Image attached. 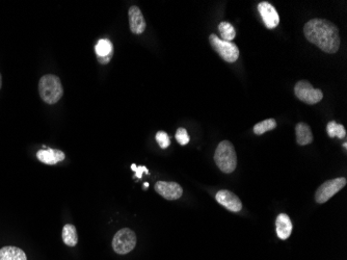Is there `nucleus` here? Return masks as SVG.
Masks as SVG:
<instances>
[{
    "label": "nucleus",
    "instance_id": "obj_8",
    "mask_svg": "<svg viewBox=\"0 0 347 260\" xmlns=\"http://www.w3.org/2000/svg\"><path fill=\"white\" fill-rule=\"evenodd\" d=\"M215 199L217 203L227 208L228 210L233 212H238L242 209V203L240 201V199L236 196L234 192L230 191L221 190L217 191L215 195Z\"/></svg>",
    "mask_w": 347,
    "mask_h": 260
},
{
    "label": "nucleus",
    "instance_id": "obj_20",
    "mask_svg": "<svg viewBox=\"0 0 347 260\" xmlns=\"http://www.w3.org/2000/svg\"><path fill=\"white\" fill-rule=\"evenodd\" d=\"M277 127V122L275 119H266L262 122H259L254 126V133L257 136H261L263 133L274 130Z\"/></svg>",
    "mask_w": 347,
    "mask_h": 260
},
{
    "label": "nucleus",
    "instance_id": "obj_22",
    "mask_svg": "<svg viewBox=\"0 0 347 260\" xmlns=\"http://www.w3.org/2000/svg\"><path fill=\"white\" fill-rule=\"evenodd\" d=\"M176 139L182 146H185L189 143V136L185 128H178L176 132Z\"/></svg>",
    "mask_w": 347,
    "mask_h": 260
},
{
    "label": "nucleus",
    "instance_id": "obj_11",
    "mask_svg": "<svg viewBox=\"0 0 347 260\" xmlns=\"http://www.w3.org/2000/svg\"><path fill=\"white\" fill-rule=\"evenodd\" d=\"M128 16L130 31L134 35H142L145 32L147 24L139 7L136 5H132L129 9Z\"/></svg>",
    "mask_w": 347,
    "mask_h": 260
},
{
    "label": "nucleus",
    "instance_id": "obj_14",
    "mask_svg": "<svg viewBox=\"0 0 347 260\" xmlns=\"http://www.w3.org/2000/svg\"><path fill=\"white\" fill-rule=\"evenodd\" d=\"M297 133V142L299 146H306L313 142V133L310 126L306 123H298L295 127Z\"/></svg>",
    "mask_w": 347,
    "mask_h": 260
},
{
    "label": "nucleus",
    "instance_id": "obj_15",
    "mask_svg": "<svg viewBox=\"0 0 347 260\" xmlns=\"http://www.w3.org/2000/svg\"><path fill=\"white\" fill-rule=\"evenodd\" d=\"M0 260H27V257L20 248L7 246L0 250Z\"/></svg>",
    "mask_w": 347,
    "mask_h": 260
},
{
    "label": "nucleus",
    "instance_id": "obj_6",
    "mask_svg": "<svg viewBox=\"0 0 347 260\" xmlns=\"http://www.w3.org/2000/svg\"><path fill=\"white\" fill-rule=\"evenodd\" d=\"M346 182V178L339 177L322 183L315 192L316 202L319 204L326 203L345 187Z\"/></svg>",
    "mask_w": 347,
    "mask_h": 260
},
{
    "label": "nucleus",
    "instance_id": "obj_24",
    "mask_svg": "<svg viewBox=\"0 0 347 260\" xmlns=\"http://www.w3.org/2000/svg\"><path fill=\"white\" fill-rule=\"evenodd\" d=\"M112 56H113V55H109V56H107V57H103V58H99V61H100L101 64H107V63H109V61H110V58H112Z\"/></svg>",
    "mask_w": 347,
    "mask_h": 260
},
{
    "label": "nucleus",
    "instance_id": "obj_3",
    "mask_svg": "<svg viewBox=\"0 0 347 260\" xmlns=\"http://www.w3.org/2000/svg\"><path fill=\"white\" fill-rule=\"evenodd\" d=\"M39 93L42 100L48 104L58 102L64 95L61 79L52 74L43 76L39 83Z\"/></svg>",
    "mask_w": 347,
    "mask_h": 260
},
{
    "label": "nucleus",
    "instance_id": "obj_21",
    "mask_svg": "<svg viewBox=\"0 0 347 260\" xmlns=\"http://www.w3.org/2000/svg\"><path fill=\"white\" fill-rule=\"evenodd\" d=\"M156 140H157V143L160 146L161 149H166V148L171 145L169 137L167 136V133L165 131H158L156 133Z\"/></svg>",
    "mask_w": 347,
    "mask_h": 260
},
{
    "label": "nucleus",
    "instance_id": "obj_19",
    "mask_svg": "<svg viewBox=\"0 0 347 260\" xmlns=\"http://www.w3.org/2000/svg\"><path fill=\"white\" fill-rule=\"evenodd\" d=\"M327 132L330 138H339V139H345L346 137V130L344 126L341 124H338L335 121H330L327 125Z\"/></svg>",
    "mask_w": 347,
    "mask_h": 260
},
{
    "label": "nucleus",
    "instance_id": "obj_16",
    "mask_svg": "<svg viewBox=\"0 0 347 260\" xmlns=\"http://www.w3.org/2000/svg\"><path fill=\"white\" fill-rule=\"evenodd\" d=\"M63 241L69 247H74L78 243V236L76 228L74 225L67 224L63 228Z\"/></svg>",
    "mask_w": 347,
    "mask_h": 260
},
{
    "label": "nucleus",
    "instance_id": "obj_18",
    "mask_svg": "<svg viewBox=\"0 0 347 260\" xmlns=\"http://www.w3.org/2000/svg\"><path fill=\"white\" fill-rule=\"evenodd\" d=\"M218 31L221 35V40H224V41L231 42L234 40V38L236 36L235 28L233 27V25L231 23H229V22H227V21L220 22L218 25Z\"/></svg>",
    "mask_w": 347,
    "mask_h": 260
},
{
    "label": "nucleus",
    "instance_id": "obj_9",
    "mask_svg": "<svg viewBox=\"0 0 347 260\" xmlns=\"http://www.w3.org/2000/svg\"><path fill=\"white\" fill-rule=\"evenodd\" d=\"M155 191L158 192V195L166 200H177L183 195V189L180 187V184L176 182L158 181L155 184Z\"/></svg>",
    "mask_w": 347,
    "mask_h": 260
},
{
    "label": "nucleus",
    "instance_id": "obj_13",
    "mask_svg": "<svg viewBox=\"0 0 347 260\" xmlns=\"http://www.w3.org/2000/svg\"><path fill=\"white\" fill-rule=\"evenodd\" d=\"M36 157L43 163L46 165H55V163L63 161L66 158V155L63 151L56 149H45L40 150L36 153Z\"/></svg>",
    "mask_w": 347,
    "mask_h": 260
},
{
    "label": "nucleus",
    "instance_id": "obj_10",
    "mask_svg": "<svg viewBox=\"0 0 347 260\" xmlns=\"http://www.w3.org/2000/svg\"><path fill=\"white\" fill-rule=\"evenodd\" d=\"M258 11L261 15L265 26L268 29H272L279 25L280 17L274 5H271L269 2L262 1L258 4Z\"/></svg>",
    "mask_w": 347,
    "mask_h": 260
},
{
    "label": "nucleus",
    "instance_id": "obj_5",
    "mask_svg": "<svg viewBox=\"0 0 347 260\" xmlns=\"http://www.w3.org/2000/svg\"><path fill=\"white\" fill-rule=\"evenodd\" d=\"M136 235L133 230L129 228H123L117 231L114 236L113 248L117 254H127L135 248Z\"/></svg>",
    "mask_w": 347,
    "mask_h": 260
},
{
    "label": "nucleus",
    "instance_id": "obj_12",
    "mask_svg": "<svg viewBox=\"0 0 347 260\" xmlns=\"http://www.w3.org/2000/svg\"><path fill=\"white\" fill-rule=\"evenodd\" d=\"M276 230L279 239L287 240L292 233V223L289 215L286 213H280L276 220Z\"/></svg>",
    "mask_w": 347,
    "mask_h": 260
},
{
    "label": "nucleus",
    "instance_id": "obj_23",
    "mask_svg": "<svg viewBox=\"0 0 347 260\" xmlns=\"http://www.w3.org/2000/svg\"><path fill=\"white\" fill-rule=\"evenodd\" d=\"M131 169H132V171H134L135 175H136L137 178H142V177H143V173L149 174V171H148L147 168L144 167V166H143V167H142V166H140V167H136V166L134 165V163H133V165L131 166Z\"/></svg>",
    "mask_w": 347,
    "mask_h": 260
},
{
    "label": "nucleus",
    "instance_id": "obj_25",
    "mask_svg": "<svg viewBox=\"0 0 347 260\" xmlns=\"http://www.w3.org/2000/svg\"><path fill=\"white\" fill-rule=\"evenodd\" d=\"M1 84H2V80H1V75H0V88H1Z\"/></svg>",
    "mask_w": 347,
    "mask_h": 260
},
{
    "label": "nucleus",
    "instance_id": "obj_2",
    "mask_svg": "<svg viewBox=\"0 0 347 260\" xmlns=\"http://www.w3.org/2000/svg\"><path fill=\"white\" fill-rule=\"evenodd\" d=\"M214 161L221 172L230 174L234 172L237 166V155H236L234 146L229 140L220 142L214 153Z\"/></svg>",
    "mask_w": 347,
    "mask_h": 260
},
{
    "label": "nucleus",
    "instance_id": "obj_1",
    "mask_svg": "<svg viewBox=\"0 0 347 260\" xmlns=\"http://www.w3.org/2000/svg\"><path fill=\"white\" fill-rule=\"evenodd\" d=\"M307 40L327 53H336L340 48V35L337 26L326 19H312L304 27Z\"/></svg>",
    "mask_w": 347,
    "mask_h": 260
},
{
    "label": "nucleus",
    "instance_id": "obj_17",
    "mask_svg": "<svg viewBox=\"0 0 347 260\" xmlns=\"http://www.w3.org/2000/svg\"><path fill=\"white\" fill-rule=\"evenodd\" d=\"M113 50H114L113 44L107 39H101L95 47V51L99 58L113 55Z\"/></svg>",
    "mask_w": 347,
    "mask_h": 260
},
{
    "label": "nucleus",
    "instance_id": "obj_4",
    "mask_svg": "<svg viewBox=\"0 0 347 260\" xmlns=\"http://www.w3.org/2000/svg\"><path fill=\"white\" fill-rule=\"evenodd\" d=\"M209 42L212 48L215 50L219 56L227 63H234L239 57V49L232 42L221 40L216 35H210Z\"/></svg>",
    "mask_w": 347,
    "mask_h": 260
},
{
    "label": "nucleus",
    "instance_id": "obj_7",
    "mask_svg": "<svg viewBox=\"0 0 347 260\" xmlns=\"http://www.w3.org/2000/svg\"><path fill=\"white\" fill-rule=\"evenodd\" d=\"M297 98L307 104H316L322 100L323 93L319 88H315L307 80H299L294 87Z\"/></svg>",
    "mask_w": 347,
    "mask_h": 260
}]
</instances>
